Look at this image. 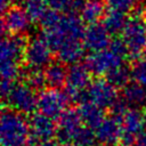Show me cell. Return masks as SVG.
Returning a JSON list of instances; mask_svg holds the SVG:
<instances>
[{
	"label": "cell",
	"instance_id": "1",
	"mask_svg": "<svg viewBox=\"0 0 146 146\" xmlns=\"http://www.w3.org/2000/svg\"><path fill=\"white\" fill-rule=\"evenodd\" d=\"M25 38L18 34L8 35L1 41L0 48V71L2 80L15 81L19 74V62L24 57L26 49Z\"/></svg>",
	"mask_w": 146,
	"mask_h": 146
},
{
	"label": "cell",
	"instance_id": "2",
	"mask_svg": "<svg viewBox=\"0 0 146 146\" xmlns=\"http://www.w3.org/2000/svg\"><path fill=\"white\" fill-rule=\"evenodd\" d=\"M30 137V125L22 113L3 111L0 120V140L2 146H25Z\"/></svg>",
	"mask_w": 146,
	"mask_h": 146
},
{
	"label": "cell",
	"instance_id": "3",
	"mask_svg": "<svg viewBox=\"0 0 146 146\" xmlns=\"http://www.w3.org/2000/svg\"><path fill=\"white\" fill-rule=\"evenodd\" d=\"M122 39L128 47L129 54L137 56L146 49V18L143 14L130 16L122 31Z\"/></svg>",
	"mask_w": 146,
	"mask_h": 146
},
{
	"label": "cell",
	"instance_id": "4",
	"mask_svg": "<svg viewBox=\"0 0 146 146\" xmlns=\"http://www.w3.org/2000/svg\"><path fill=\"white\" fill-rule=\"evenodd\" d=\"M89 68L81 64H73L67 70L65 95L70 102H86L87 89L90 84Z\"/></svg>",
	"mask_w": 146,
	"mask_h": 146
},
{
	"label": "cell",
	"instance_id": "5",
	"mask_svg": "<svg viewBox=\"0 0 146 146\" xmlns=\"http://www.w3.org/2000/svg\"><path fill=\"white\" fill-rule=\"evenodd\" d=\"M5 99L11 110L22 114L32 113L38 107L34 89L27 83H15Z\"/></svg>",
	"mask_w": 146,
	"mask_h": 146
},
{
	"label": "cell",
	"instance_id": "6",
	"mask_svg": "<svg viewBox=\"0 0 146 146\" xmlns=\"http://www.w3.org/2000/svg\"><path fill=\"white\" fill-rule=\"evenodd\" d=\"M67 102L68 98L64 92L59 91L58 89L51 88L42 91L38 97V108L40 113L51 119H56L65 112Z\"/></svg>",
	"mask_w": 146,
	"mask_h": 146
},
{
	"label": "cell",
	"instance_id": "7",
	"mask_svg": "<svg viewBox=\"0 0 146 146\" xmlns=\"http://www.w3.org/2000/svg\"><path fill=\"white\" fill-rule=\"evenodd\" d=\"M122 135L120 138V146H133L137 138L141 135L144 127L143 113L137 108H131L125 112L121 119Z\"/></svg>",
	"mask_w": 146,
	"mask_h": 146
},
{
	"label": "cell",
	"instance_id": "8",
	"mask_svg": "<svg viewBox=\"0 0 146 146\" xmlns=\"http://www.w3.org/2000/svg\"><path fill=\"white\" fill-rule=\"evenodd\" d=\"M51 48L43 38H34L26 44L24 58L32 68H43L51 63Z\"/></svg>",
	"mask_w": 146,
	"mask_h": 146
},
{
	"label": "cell",
	"instance_id": "9",
	"mask_svg": "<svg viewBox=\"0 0 146 146\" xmlns=\"http://www.w3.org/2000/svg\"><path fill=\"white\" fill-rule=\"evenodd\" d=\"M124 59L119 55L114 54L111 49H105L89 55L86 60V66L91 73L96 75H106L112 68L122 65Z\"/></svg>",
	"mask_w": 146,
	"mask_h": 146
},
{
	"label": "cell",
	"instance_id": "10",
	"mask_svg": "<svg viewBox=\"0 0 146 146\" xmlns=\"http://www.w3.org/2000/svg\"><path fill=\"white\" fill-rule=\"evenodd\" d=\"M87 99L100 108H108L117 99L115 87L107 80H95L87 89Z\"/></svg>",
	"mask_w": 146,
	"mask_h": 146
},
{
	"label": "cell",
	"instance_id": "11",
	"mask_svg": "<svg viewBox=\"0 0 146 146\" xmlns=\"http://www.w3.org/2000/svg\"><path fill=\"white\" fill-rule=\"evenodd\" d=\"M30 18L25 10L21 7H9L5 10L2 17V33L18 34L26 32L30 27Z\"/></svg>",
	"mask_w": 146,
	"mask_h": 146
},
{
	"label": "cell",
	"instance_id": "12",
	"mask_svg": "<svg viewBox=\"0 0 146 146\" xmlns=\"http://www.w3.org/2000/svg\"><path fill=\"white\" fill-rule=\"evenodd\" d=\"M30 125V136L36 143H42L50 140L55 133H57L54 119L39 113L33 114L29 122Z\"/></svg>",
	"mask_w": 146,
	"mask_h": 146
},
{
	"label": "cell",
	"instance_id": "13",
	"mask_svg": "<svg viewBox=\"0 0 146 146\" xmlns=\"http://www.w3.org/2000/svg\"><path fill=\"white\" fill-rule=\"evenodd\" d=\"M97 140L104 146H114L119 144L122 135V125L120 119L115 116L105 117L102 123L96 128Z\"/></svg>",
	"mask_w": 146,
	"mask_h": 146
},
{
	"label": "cell",
	"instance_id": "14",
	"mask_svg": "<svg viewBox=\"0 0 146 146\" xmlns=\"http://www.w3.org/2000/svg\"><path fill=\"white\" fill-rule=\"evenodd\" d=\"M110 33L103 24L89 25L83 34V44L92 52L105 50L110 46Z\"/></svg>",
	"mask_w": 146,
	"mask_h": 146
},
{
	"label": "cell",
	"instance_id": "15",
	"mask_svg": "<svg viewBox=\"0 0 146 146\" xmlns=\"http://www.w3.org/2000/svg\"><path fill=\"white\" fill-rule=\"evenodd\" d=\"M81 122L82 120L79 112L73 110L65 111L59 116V124L56 133L58 140L64 144H68L70 141H72L75 132L82 127Z\"/></svg>",
	"mask_w": 146,
	"mask_h": 146
},
{
	"label": "cell",
	"instance_id": "16",
	"mask_svg": "<svg viewBox=\"0 0 146 146\" xmlns=\"http://www.w3.org/2000/svg\"><path fill=\"white\" fill-rule=\"evenodd\" d=\"M56 52L62 63L70 65L78 64L84 55V44L80 40H70L64 42Z\"/></svg>",
	"mask_w": 146,
	"mask_h": 146
},
{
	"label": "cell",
	"instance_id": "17",
	"mask_svg": "<svg viewBox=\"0 0 146 146\" xmlns=\"http://www.w3.org/2000/svg\"><path fill=\"white\" fill-rule=\"evenodd\" d=\"M78 112L80 114L82 122L89 128L96 129L102 123V121L105 119L104 114H103V108H100L99 106H97L96 104H94L89 100L82 102Z\"/></svg>",
	"mask_w": 146,
	"mask_h": 146
},
{
	"label": "cell",
	"instance_id": "18",
	"mask_svg": "<svg viewBox=\"0 0 146 146\" xmlns=\"http://www.w3.org/2000/svg\"><path fill=\"white\" fill-rule=\"evenodd\" d=\"M122 98L125 100L128 106L133 108L145 107L146 106V87L133 82L128 83L123 88Z\"/></svg>",
	"mask_w": 146,
	"mask_h": 146
},
{
	"label": "cell",
	"instance_id": "19",
	"mask_svg": "<svg viewBox=\"0 0 146 146\" xmlns=\"http://www.w3.org/2000/svg\"><path fill=\"white\" fill-rule=\"evenodd\" d=\"M44 75H46L47 84L50 86L51 88L58 89L66 82L67 70L62 62H54L46 67Z\"/></svg>",
	"mask_w": 146,
	"mask_h": 146
},
{
	"label": "cell",
	"instance_id": "20",
	"mask_svg": "<svg viewBox=\"0 0 146 146\" xmlns=\"http://www.w3.org/2000/svg\"><path fill=\"white\" fill-rule=\"evenodd\" d=\"M81 19L89 25L97 23L104 15V6L100 0H87L81 9Z\"/></svg>",
	"mask_w": 146,
	"mask_h": 146
},
{
	"label": "cell",
	"instance_id": "21",
	"mask_svg": "<svg viewBox=\"0 0 146 146\" xmlns=\"http://www.w3.org/2000/svg\"><path fill=\"white\" fill-rule=\"evenodd\" d=\"M22 6V8L27 14L29 18L33 22H41V19L48 11V5L46 0H23Z\"/></svg>",
	"mask_w": 146,
	"mask_h": 146
},
{
	"label": "cell",
	"instance_id": "22",
	"mask_svg": "<svg viewBox=\"0 0 146 146\" xmlns=\"http://www.w3.org/2000/svg\"><path fill=\"white\" fill-rule=\"evenodd\" d=\"M131 76V71L124 65L116 66L112 68L106 74V80L115 88H124L129 83V79Z\"/></svg>",
	"mask_w": 146,
	"mask_h": 146
},
{
	"label": "cell",
	"instance_id": "23",
	"mask_svg": "<svg viewBox=\"0 0 146 146\" xmlns=\"http://www.w3.org/2000/svg\"><path fill=\"white\" fill-rule=\"evenodd\" d=\"M125 22H127V19L124 17V14L114 11V10H110L104 16L103 25L105 26V29L108 31L110 34H116V33L123 31Z\"/></svg>",
	"mask_w": 146,
	"mask_h": 146
},
{
	"label": "cell",
	"instance_id": "24",
	"mask_svg": "<svg viewBox=\"0 0 146 146\" xmlns=\"http://www.w3.org/2000/svg\"><path fill=\"white\" fill-rule=\"evenodd\" d=\"M48 7L55 11H81L86 0H46Z\"/></svg>",
	"mask_w": 146,
	"mask_h": 146
},
{
	"label": "cell",
	"instance_id": "25",
	"mask_svg": "<svg viewBox=\"0 0 146 146\" xmlns=\"http://www.w3.org/2000/svg\"><path fill=\"white\" fill-rule=\"evenodd\" d=\"M25 80L26 83L34 90H40L47 84L44 72H41V68L30 67L25 73Z\"/></svg>",
	"mask_w": 146,
	"mask_h": 146
},
{
	"label": "cell",
	"instance_id": "26",
	"mask_svg": "<svg viewBox=\"0 0 146 146\" xmlns=\"http://www.w3.org/2000/svg\"><path fill=\"white\" fill-rule=\"evenodd\" d=\"M97 140L96 133L89 127H81L74 135L73 140L78 146H94L95 141Z\"/></svg>",
	"mask_w": 146,
	"mask_h": 146
},
{
	"label": "cell",
	"instance_id": "27",
	"mask_svg": "<svg viewBox=\"0 0 146 146\" xmlns=\"http://www.w3.org/2000/svg\"><path fill=\"white\" fill-rule=\"evenodd\" d=\"M110 10L119 11L122 14L131 11L137 3V0H106Z\"/></svg>",
	"mask_w": 146,
	"mask_h": 146
},
{
	"label": "cell",
	"instance_id": "28",
	"mask_svg": "<svg viewBox=\"0 0 146 146\" xmlns=\"http://www.w3.org/2000/svg\"><path fill=\"white\" fill-rule=\"evenodd\" d=\"M131 78L135 82L146 87V60L140 59L136 62L131 68Z\"/></svg>",
	"mask_w": 146,
	"mask_h": 146
},
{
	"label": "cell",
	"instance_id": "29",
	"mask_svg": "<svg viewBox=\"0 0 146 146\" xmlns=\"http://www.w3.org/2000/svg\"><path fill=\"white\" fill-rule=\"evenodd\" d=\"M110 49H111L114 54H116V55H119L120 57H122L123 59H124V58L128 56V54H129L128 47H127V44L124 43L123 39H114L113 41H111V43H110Z\"/></svg>",
	"mask_w": 146,
	"mask_h": 146
},
{
	"label": "cell",
	"instance_id": "30",
	"mask_svg": "<svg viewBox=\"0 0 146 146\" xmlns=\"http://www.w3.org/2000/svg\"><path fill=\"white\" fill-rule=\"evenodd\" d=\"M133 146H146V133L145 135H140L137 138V140H136Z\"/></svg>",
	"mask_w": 146,
	"mask_h": 146
},
{
	"label": "cell",
	"instance_id": "31",
	"mask_svg": "<svg viewBox=\"0 0 146 146\" xmlns=\"http://www.w3.org/2000/svg\"><path fill=\"white\" fill-rule=\"evenodd\" d=\"M14 0H0V5H1V9L5 11L6 9H8L9 7H10V5H11V2H13Z\"/></svg>",
	"mask_w": 146,
	"mask_h": 146
},
{
	"label": "cell",
	"instance_id": "32",
	"mask_svg": "<svg viewBox=\"0 0 146 146\" xmlns=\"http://www.w3.org/2000/svg\"><path fill=\"white\" fill-rule=\"evenodd\" d=\"M36 146H58L55 141L51 140H47V141H42V143H38Z\"/></svg>",
	"mask_w": 146,
	"mask_h": 146
},
{
	"label": "cell",
	"instance_id": "33",
	"mask_svg": "<svg viewBox=\"0 0 146 146\" xmlns=\"http://www.w3.org/2000/svg\"><path fill=\"white\" fill-rule=\"evenodd\" d=\"M143 120H144V127H145V129H146V108H145L144 112H143Z\"/></svg>",
	"mask_w": 146,
	"mask_h": 146
},
{
	"label": "cell",
	"instance_id": "34",
	"mask_svg": "<svg viewBox=\"0 0 146 146\" xmlns=\"http://www.w3.org/2000/svg\"><path fill=\"white\" fill-rule=\"evenodd\" d=\"M143 56H144V58H143V59H145V60H146V49L144 50V52H143Z\"/></svg>",
	"mask_w": 146,
	"mask_h": 146
},
{
	"label": "cell",
	"instance_id": "35",
	"mask_svg": "<svg viewBox=\"0 0 146 146\" xmlns=\"http://www.w3.org/2000/svg\"><path fill=\"white\" fill-rule=\"evenodd\" d=\"M64 146H78V145H75V144H65Z\"/></svg>",
	"mask_w": 146,
	"mask_h": 146
},
{
	"label": "cell",
	"instance_id": "36",
	"mask_svg": "<svg viewBox=\"0 0 146 146\" xmlns=\"http://www.w3.org/2000/svg\"><path fill=\"white\" fill-rule=\"evenodd\" d=\"M144 1H146V0H144Z\"/></svg>",
	"mask_w": 146,
	"mask_h": 146
}]
</instances>
